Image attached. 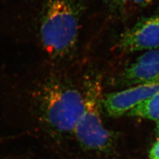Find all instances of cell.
I'll use <instances>...</instances> for the list:
<instances>
[{
  "label": "cell",
  "mask_w": 159,
  "mask_h": 159,
  "mask_svg": "<svg viewBox=\"0 0 159 159\" xmlns=\"http://www.w3.org/2000/svg\"><path fill=\"white\" fill-rule=\"evenodd\" d=\"M6 28L59 66L74 61L106 22L101 0H9Z\"/></svg>",
  "instance_id": "6da1fadb"
},
{
  "label": "cell",
  "mask_w": 159,
  "mask_h": 159,
  "mask_svg": "<svg viewBox=\"0 0 159 159\" xmlns=\"http://www.w3.org/2000/svg\"><path fill=\"white\" fill-rule=\"evenodd\" d=\"M29 99L33 117L50 140L60 145L73 138L84 107L82 86L52 70L36 79Z\"/></svg>",
  "instance_id": "7a4b0ae2"
},
{
  "label": "cell",
  "mask_w": 159,
  "mask_h": 159,
  "mask_svg": "<svg viewBox=\"0 0 159 159\" xmlns=\"http://www.w3.org/2000/svg\"><path fill=\"white\" fill-rule=\"evenodd\" d=\"M83 110L74 133V141L84 152L107 154L115 142L114 134L103 125L102 85L100 78L88 73L82 83Z\"/></svg>",
  "instance_id": "3957f363"
},
{
  "label": "cell",
  "mask_w": 159,
  "mask_h": 159,
  "mask_svg": "<svg viewBox=\"0 0 159 159\" xmlns=\"http://www.w3.org/2000/svg\"><path fill=\"white\" fill-rule=\"evenodd\" d=\"M113 48L125 54L159 48V11L140 18L124 30Z\"/></svg>",
  "instance_id": "277c9868"
},
{
  "label": "cell",
  "mask_w": 159,
  "mask_h": 159,
  "mask_svg": "<svg viewBox=\"0 0 159 159\" xmlns=\"http://www.w3.org/2000/svg\"><path fill=\"white\" fill-rule=\"evenodd\" d=\"M158 93L159 81L139 84L103 96L102 107L109 117H119Z\"/></svg>",
  "instance_id": "5b68a950"
},
{
  "label": "cell",
  "mask_w": 159,
  "mask_h": 159,
  "mask_svg": "<svg viewBox=\"0 0 159 159\" xmlns=\"http://www.w3.org/2000/svg\"><path fill=\"white\" fill-rule=\"evenodd\" d=\"M126 86L159 81V48L147 51L130 64L122 74Z\"/></svg>",
  "instance_id": "8992f818"
},
{
  "label": "cell",
  "mask_w": 159,
  "mask_h": 159,
  "mask_svg": "<svg viewBox=\"0 0 159 159\" xmlns=\"http://www.w3.org/2000/svg\"><path fill=\"white\" fill-rule=\"evenodd\" d=\"M157 0H101L106 21H128L155 3Z\"/></svg>",
  "instance_id": "52a82bcc"
},
{
  "label": "cell",
  "mask_w": 159,
  "mask_h": 159,
  "mask_svg": "<svg viewBox=\"0 0 159 159\" xmlns=\"http://www.w3.org/2000/svg\"><path fill=\"white\" fill-rule=\"evenodd\" d=\"M127 115L159 121V93L137 105Z\"/></svg>",
  "instance_id": "ba28073f"
},
{
  "label": "cell",
  "mask_w": 159,
  "mask_h": 159,
  "mask_svg": "<svg viewBox=\"0 0 159 159\" xmlns=\"http://www.w3.org/2000/svg\"><path fill=\"white\" fill-rule=\"evenodd\" d=\"M149 158L159 159V139L156 141L149 151Z\"/></svg>",
  "instance_id": "9c48e42d"
},
{
  "label": "cell",
  "mask_w": 159,
  "mask_h": 159,
  "mask_svg": "<svg viewBox=\"0 0 159 159\" xmlns=\"http://www.w3.org/2000/svg\"><path fill=\"white\" fill-rule=\"evenodd\" d=\"M156 133H157V135L159 137V121L157 122V125H156Z\"/></svg>",
  "instance_id": "30bf717a"
}]
</instances>
